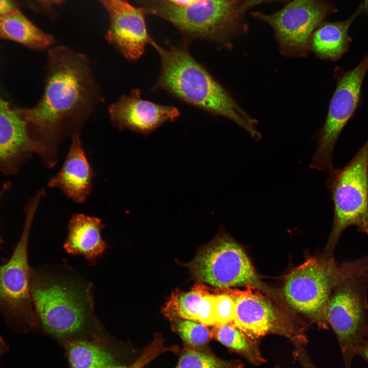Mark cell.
Listing matches in <instances>:
<instances>
[{
  "label": "cell",
  "instance_id": "obj_37",
  "mask_svg": "<svg viewBox=\"0 0 368 368\" xmlns=\"http://www.w3.org/2000/svg\"><path fill=\"white\" fill-rule=\"evenodd\" d=\"M126 1H128V0H126Z\"/></svg>",
  "mask_w": 368,
  "mask_h": 368
},
{
  "label": "cell",
  "instance_id": "obj_36",
  "mask_svg": "<svg viewBox=\"0 0 368 368\" xmlns=\"http://www.w3.org/2000/svg\"><path fill=\"white\" fill-rule=\"evenodd\" d=\"M275 368H279L278 367H275Z\"/></svg>",
  "mask_w": 368,
  "mask_h": 368
},
{
  "label": "cell",
  "instance_id": "obj_17",
  "mask_svg": "<svg viewBox=\"0 0 368 368\" xmlns=\"http://www.w3.org/2000/svg\"><path fill=\"white\" fill-rule=\"evenodd\" d=\"M95 173L87 157L80 134L72 136L65 161L58 172L48 182L58 188L67 197L78 203L84 202L93 191Z\"/></svg>",
  "mask_w": 368,
  "mask_h": 368
},
{
  "label": "cell",
  "instance_id": "obj_7",
  "mask_svg": "<svg viewBox=\"0 0 368 368\" xmlns=\"http://www.w3.org/2000/svg\"><path fill=\"white\" fill-rule=\"evenodd\" d=\"M343 274L327 304L325 319L338 340L345 368H350L357 349L368 332V275L342 263Z\"/></svg>",
  "mask_w": 368,
  "mask_h": 368
},
{
  "label": "cell",
  "instance_id": "obj_19",
  "mask_svg": "<svg viewBox=\"0 0 368 368\" xmlns=\"http://www.w3.org/2000/svg\"><path fill=\"white\" fill-rule=\"evenodd\" d=\"M105 227L101 219L83 214H74L68 225V234L63 245L73 256L83 257L94 265L110 247L101 236Z\"/></svg>",
  "mask_w": 368,
  "mask_h": 368
},
{
  "label": "cell",
  "instance_id": "obj_12",
  "mask_svg": "<svg viewBox=\"0 0 368 368\" xmlns=\"http://www.w3.org/2000/svg\"><path fill=\"white\" fill-rule=\"evenodd\" d=\"M255 289L228 288L235 303L233 324L255 340L273 334L288 338L293 344L306 345L304 328L282 315L269 298Z\"/></svg>",
  "mask_w": 368,
  "mask_h": 368
},
{
  "label": "cell",
  "instance_id": "obj_10",
  "mask_svg": "<svg viewBox=\"0 0 368 368\" xmlns=\"http://www.w3.org/2000/svg\"><path fill=\"white\" fill-rule=\"evenodd\" d=\"M336 11L328 0H291L273 13L257 11L250 14L272 29L283 56L305 57L310 52L309 43L313 32L330 14Z\"/></svg>",
  "mask_w": 368,
  "mask_h": 368
},
{
  "label": "cell",
  "instance_id": "obj_18",
  "mask_svg": "<svg viewBox=\"0 0 368 368\" xmlns=\"http://www.w3.org/2000/svg\"><path fill=\"white\" fill-rule=\"evenodd\" d=\"M101 325L85 333L60 341L70 368H108L119 364L108 348Z\"/></svg>",
  "mask_w": 368,
  "mask_h": 368
},
{
  "label": "cell",
  "instance_id": "obj_22",
  "mask_svg": "<svg viewBox=\"0 0 368 368\" xmlns=\"http://www.w3.org/2000/svg\"><path fill=\"white\" fill-rule=\"evenodd\" d=\"M214 339L230 351L246 358L248 362L260 365L266 361L260 350L259 342L252 339L232 324L216 325L210 330Z\"/></svg>",
  "mask_w": 368,
  "mask_h": 368
},
{
  "label": "cell",
  "instance_id": "obj_25",
  "mask_svg": "<svg viewBox=\"0 0 368 368\" xmlns=\"http://www.w3.org/2000/svg\"><path fill=\"white\" fill-rule=\"evenodd\" d=\"M305 346L294 344L292 355L294 360L299 363L302 368H318L309 356Z\"/></svg>",
  "mask_w": 368,
  "mask_h": 368
},
{
  "label": "cell",
  "instance_id": "obj_24",
  "mask_svg": "<svg viewBox=\"0 0 368 368\" xmlns=\"http://www.w3.org/2000/svg\"><path fill=\"white\" fill-rule=\"evenodd\" d=\"M173 327L187 347L208 351L205 349L211 339L208 326L191 320L174 317L170 318Z\"/></svg>",
  "mask_w": 368,
  "mask_h": 368
},
{
  "label": "cell",
  "instance_id": "obj_35",
  "mask_svg": "<svg viewBox=\"0 0 368 368\" xmlns=\"http://www.w3.org/2000/svg\"><path fill=\"white\" fill-rule=\"evenodd\" d=\"M2 37V32H1V28H0V37Z\"/></svg>",
  "mask_w": 368,
  "mask_h": 368
},
{
  "label": "cell",
  "instance_id": "obj_14",
  "mask_svg": "<svg viewBox=\"0 0 368 368\" xmlns=\"http://www.w3.org/2000/svg\"><path fill=\"white\" fill-rule=\"evenodd\" d=\"M99 1L110 18L107 41L128 61H137L151 40L143 9L133 7L126 0Z\"/></svg>",
  "mask_w": 368,
  "mask_h": 368
},
{
  "label": "cell",
  "instance_id": "obj_29",
  "mask_svg": "<svg viewBox=\"0 0 368 368\" xmlns=\"http://www.w3.org/2000/svg\"><path fill=\"white\" fill-rule=\"evenodd\" d=\"M168 3L178 7H184L190 5L199 0H164Z\"/></svg>",
  "mask_w": 368,
  "mask_h": 368
},
{
  "label": "cell",
  "instance_id": "obj_9",
  "mask_svg": "<svg viewBox=\"0 0 368 368\" xmlns=\"http://www.w3.org/2000/svg\"><path fill=\"white\" fill-rule=\"evenodd\" d=\"M342 274V264L331 256L309 258L286 276L284 297L292 308L324 327L327 304Z\"/></svg>",
  "mask_w": 368,
  "mask_h": 368
},
{
  "label": "cell",
  "instance_id": "obj_6",
  "mask_svg": "<svg viewBox=\"0 0 368 368\" xmlns=\"http://www.w3.org/2000/svg\"><path fill=\"white\" fill-rule=\"evenodd\" d=\"M327 186L334 203L332 230L326 245L331 256L343 232L350 226L368 236V137L343 168L329 172Z\"/></svg>",
  "mask_w": 368,
  "mask_h": 368
},
{
  "label": "cell",
  "instance_id": "obj_30",
  "mask_svg": "<svg viewBox=\"0 0 368 368\" xmlns=\"http://www.w3.org/2000/svg\"><path fill=\"white\" fill-rule=\"evenodd\" d=\"M10 348L8 344L3 337L0 335V358L5 354L8 353Z\"/></svg>",
  "mask_w": 368,
  "mask_h": 368
},
{
  "label": "cell",
  "instance_id": "obj_5",
  "mask_svg": "<svg viewBox=\"0 0 368 368\" xmlns=\"http://www.w3.org/2000/svg\"><path fill=\"white\" fill-rule=\"evenodd\" d=\"M44 196L38 191L25 209V223L20 238L9 260L0 264V312L14 332L26 333L38 329L30 292L31 267L28 247L34 216Z\"/></svg>",
  "mask_w": 368,
  "mask_h": 368
},
{
  "label": "cell",
  "instance_id": "obj_15",
  "mask_svg": "<svg viewBox=\"0 0 368 368\" xmlns=\"http://www.w3.org/2000/svg\"><path fill=\"white\" fill-rule=\"evenodd\" d=\"M108 111L110 122L115 127L145 135L151 133L165 122L174 121L180 115L175 107L162 105L142 99L139 89L122 95L110 104Z\"/></svg>",
  "mask_w": 368,
  "mask_h": 368
},
{
  "label": "cell",
  "instance_id": "obj_1",
  "mask_svg": "<svg viewBox=\"0 0 368 368\" xmlns=\"http://www.w3.org/2000/svg\"><path fill=\"white\" fill-rule=\"evenodd\" d=\"M44 92L34 107L19 109L40 147L46 167L58 162L62 140L80 134L95 106L103 98L88 58L65 46L48 50Z\"/></svg>",
  "mask_w": 368,
  "mask_h": 368
},
{
  "label": "cell",
  "instance_id": "obj_4",
  "mask_svg": "<svg viewBox=\"0 0 368 368\" xmlns=\"http://www.w3.org/2000/svg\"><path fill=\"white\" fill-rule=\"evenodd\" d=\"M245 0H199L178 7L164 0H140L145 14L158 16L191 38L215 41L229 48L248 26L242 10Z\"/></svg>",
  "mask_w": 368,
  "mask_h": 368
},
{
  "label": "cell",
  "instance_id": "obj_33",
  "mask_svg": "<svg viewBox=\"0 0 368 368\" xmlns=\"http://www.w3.org/2000/svg\"><path fill=\"white\" fill-rule=\"evenodd\" d=\"M363 6V11L368 14V0H363V2L362 3Z\"/></svg>",
  "mask_w": 368,
  "mask_h": 368
},
{
  "label": "cell",
  "instance_id": "obj_26",
  "mask_svg": "<svg viewBox=\"0 0 368 368\" xmlns=\"http://www.w3.org/2000/svg\"><path fill=\"white\" fill-rule=\"evenodd\" d=\"M290 1L291 0H245L242 5V10L245 13L248 10L251 9L252 8L264 4L279 2L287 3Z\"/></svg>",
  "mask_w": 368,
  "mask_h": 368
},
{
  "label": "cell",
  "instance_id": "obj_16",
  "mask_svg": "<svg viewBox=\"0 0 368 368\" xmlns=\"http://www.w3.org/2000/svg\"><path fill=\"white\" fill-rule=\"evenodd\" d=\"M41 149L32 137L28 123L18 110L0 98V172L16 174L21 165Z\"/></svg>",
  "mask_w": 368,
  "mask_h": 368
},
{
  "label": "cell",
  "instance_id": "obj_13",
  "mask_svg": "<svg viewBox=\"0 0 368 368\" xmlns=\"http://www.w3.org/2000/svg\"><path fill=\"white\" fill-rule=\"evenodd\" d=\"M212 293L209 288L198 283L189 291H174L164 308L170 319L178 317L201 323L206 326L232 324L235 303L226 290L217 288Z\"/></svg>",
  "mask_w": 368,
  "mask_h": 368
},
{
  "label": "cell",
  "instance_id": "obj_21",
  "mask_svg": "<svg viewBox=\"0 0 368 368\" xmlns=\"http://www.w3.org/2000/svg\"><path fill=\"white\" fill-rule=\"evenodd\" d=\"M2 37L30 48L43 50L55 42L53 36L39 29L18 9L0 17Z\"/></svg>",
  "mask_w": 368,
  "mask_h": 368
},
{
  "label": "cell",
  "instance_id": "obj_11",
  "mask_svg": "<svg viewBox=\"0 0 368 368\" xmlns=\"http://www.w3.org/2000/svg\"><path fill=\"white\" fill-rule=\"evenodd\" d=\"M367 71L368 54L356 67L338 78L326 120L318 134L310 168L329 172L333 169L332 156L336 141L358 106Z\"/></svg>",
  "mask_w": 368,
  "mask_h": 368
},
{
  "label": "cell",
  "instance_id": "obj_32",
  "mask_svg": "<svg viewBox=\"0 0 368 368\" xmlns=\"http://www.w3.org/2000/svg\"><path fill=\"white\" fill-rule=\"evenodd\" d=\"M47 5L57 4L62 2L63 0H38Z\"/></svg>",
  "mask_w": 368,
  "mask_h": 368
},
{
  "label": "cell",
  "instance_id": "obj_2",
  "mask_svg": "<svg viewBox=\"0 0 368 368\" xmlns=\"http://www.w3.org/2000/svg\"><path fill=\"white\" fill-rule=\"evenodd\" d=\"M30 292L38 329L60 341L99 325L93 286L66 265L31 267Z\"/></svg>",
  "mask_w": 368,
  "mask_h": 368
},
{
  "label": "cell",
  "instance_id": "obj_3",
  "mask_svg": "<svg viewBox=\"0 0 368 368\" xmlns=\"http://www.w3.org/2000/svg\"><path fill=\"white\" fill-rule=\"evenodd\" d=\"M158 53L161 71L155 89H160L178 99L213 114L226 117L238 125L256 140L261 138L257 121L247 114L228 92L198 63L183 43L167 48L151 39Z\"/></svg>",
  "mask_w": 368,
  "mask_h": 368
},
{
  "label": "cell",
  "instance_id": "obj_8",
  "mask_svg": "<svg viewBox=\"0 0 368 368\" xmlns=\"http://www.w3.org/2000/svg\"><path fill=\"white\" fill-rule=\"evenodd\" d=\"M185 265L198 283L217 288L245 286L266 290L243 248L223 228Z\"/></svg>",
  "mask_w": 368,
  "mask_h": 368
},
{
  "label": "cell",
  "instance_id": "obj_23",
  "mask_svg": "<svg viewBox=\"0 0 368 368\" xmlns=\"http://www.w3.org/2000/svg\"><path fill=\"white\" fill-rule=\"evenodd\" d=\"M240 360H223L209 351L185 348L175 368H244Z\"/></svg>",
  "mask_w": 368,
  "mask_h": 368
},
{
  "label": "cell",
  "instance_id": "obj_28",
  "mask_svg": "<svg viewBox=\"0 0 368 368\" xmlns=\"http://www.w3.org/2000/svg\"><path fill=\"white\" fill-rule=\"evenodd\" d=\"M356 355H360L368 362V332L358 346Z\"/></svg>",
  "mask_w": 368,
  "mask_h": 368
},
{
  "label": "cell",
  "instance_id": "obj_34",
  "mask_svg": "<svg viewBox=\"0 0 368 368\" xmlns=\"http://www.w3.org/2000/svg\"><path fill=\"white\" fill-rule=\"evenodd\" d=\"M108 368H134V367L132 365L130 366V367H126L124 366L120 365L119 364H116V365H113L111 366H109Z\"/></svg>",
  "mask_w": 368,
  "mask_h": 368
},
{
  "label": "cell",
  "instance_id": "obj_27",
  "mask_svg": "<svg viewBox=\"0 0 368 368\" xmlns=\"http://www.w3.org/2000/svg\"><path fill=\"white\" fill-rule=\"evenodd\" d=\"M17 9L12 0H0V17L14 11Z\"/></svg>",
  "mask_w": 368,
  "mask_h": 368
},
{
  "label": "cell",
  "instance_id": "obj_20",
  "mask_svg": "<svg viewBox=\"0 0 368 368\" xmlns=\"http://www.w3.org/2000/svg\"><path fill=\"white\" fill-rule=\"evenodd\" d=\"M361 3L348 19L336 22H323L312 33L309 43L310 52L321 59L338 60L349 49L351 38L349 29L354 20L363 12Z\"/></svg>",
  "mask_w": 368,
  "mask_h": 368
},
{
  "label": "cell",
  "instance_id": "obj_31",
  "mask_svg": "<svg viewBox=\"0 0 368 368\" xmlns=\"http://www.w3.org/2000/svg\"><path fill=\"white\" fill-rule=\"evenodd\" d=\"M11 187V183L9 182H4L0 189V202L2 200V199L5 194V193L10 189ZM3 242V239L2 237L0 236V245L2 244Z\"/></svg>",
  "mask_w": 368,
  "mask_h": 368
}]
</instances>
